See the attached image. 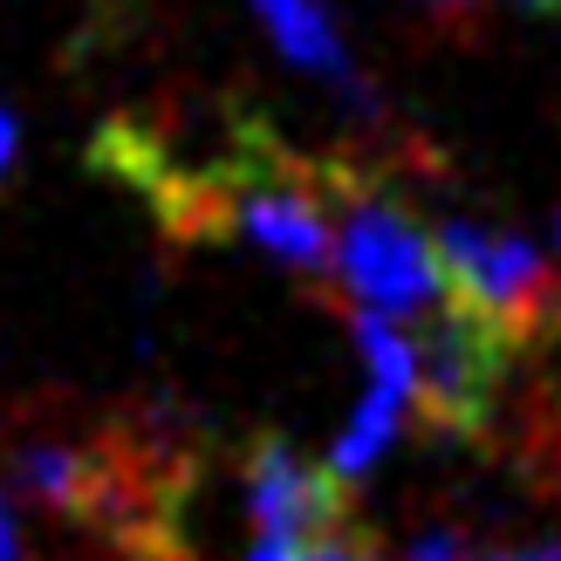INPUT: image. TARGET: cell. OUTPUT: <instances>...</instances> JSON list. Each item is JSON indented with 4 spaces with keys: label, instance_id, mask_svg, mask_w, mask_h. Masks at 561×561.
<instances>
[{
    "label": "cell",
    "instance_id": "cell-9",
    "mask_svg": "<svg viewBox=\"0 0 561 561\" xmlns=\"http://www.w3.org/2000/svg\"><path fill=\"white\" fill-rule=\"evenodd\" d=\"M404 561H472V554H466L459 535H417V541L404 548Z\"/></svg>",
    "mask_w": 561,
    "mask_h": 561
},
{
    "label": "cell",
    "instance_id": "cell-10",
    "mask_svg": "<svg viewBox=\"0 0 561 561\" xmlns=\"http://www.w3.org/2000/svg\"><path fill=\"white\" fill-rule=\"evenodd\" d=\"M0 561H27V554H21V520H14V507H8V486H0Z\"/></svg>",
    "mask_w": 561,
    "mask_h": 561
},
{
    "label": "cell",
    "instance_id": "cell-8",
    "mask_svg": "<svg viewBox=\"0 0 561 561\" xmlns=\"http://www.w3.org/2000/svg\"><path fill=\"white\" fill-rule=\"evenodd\" d=\"M356 535H343V541H274V535H261V548L247 554V561H370L363 548H350Z\"/></svg>",
    "mask_w": 561,
    "mask_h": 561
},
{
    "label": "cell",
    "instance_id": "cell-7",
    "mask_svg": "<svg viewBox=\"0 0 561 561\" xmlns=\"http://www.w3.org/2000/svg\"><path fill=\"white\" fill-rule=\"evenodd\" d=\"M411 404H417V390L370 377L363 404L350 411V425H343V438H335V453H329L335 480H363V472H370V466L390 453V438H398V425H404V411H411Z\"/></svg>",
    "mask_w": 561,
    "mask_h": 561
},
{
    "label": "cell",
    "instance_id": "cell-4",
    "mask_svg": "<svg viewBox=\"0 0 561 561\" xmlns=\"http://www.w3.org/2000/svg\"><path fill=\"white\" fill-rule=\"evenodd\" d=\"M247 520L274 541H343V535H356L350 486L335 480V466H308L280 438H261L254 459H247Z\"/></svg>",
    "mask_w": 561,
    "mask_h": 561
},
{
    "label": "cell",
    "instance_id": "cell-5",
    "mask_svg": "<svg viewBox=\"0 0 561 561\" xmlns=\"http://www.w3.org/2000/svg\"><path fill=\"white\" fill-rule=\"evenodd\" d=\"M14 466H21L27 493L48 500V507L69 514V520H103L110 500L124 493V472L103 466V453H90V445H69V438H27Z\"/></svg>",
    "mask_w": 561,
    "mask_h": 561
},
{
    "label": "cell",
    "instance_id": "cell-6",
    "mask_svg": "<svg viewBox=\"0 0 561 561\" xmlns=\"http://www.w3.org/2000/svg\"><path fill=\"white\" fill-rule=\"evenodd\" d=\"M247 8L261 14L267 42L288 55L295 69L335 82V90H343L356 110L370 103V90H363V76H356V62H350V48H343V35H335V21H329L322 0H247Z\"/></svg>",
    "mask_w": 561,
    "mask_h": 561
},
{
    "label": "cell",
    "instance_id": "cell-3",
    "mask_svg": "<svg viewBox=\"0 0 561 561\" xmlns=\"http://www.w3.org/2000/svg\"><path fill=\"white\" fill-rule=\"evenodd\" d=\"M514 343L500 329H486L480 316H466L459 301H438L432 322L417 329V411L432 417L438 432H486L493 398L507 383Z\"/></svg>",
    "mask_w": 561,
    "mask_h": 561
},
{
    "label": "cell",
    "instance_id": "cell-11",
    "mask_svg": "<svg viewBox=\"0 0 561 561\" xmlns=\"http://www.w3.org/2000/svg\"><path fill=\"white\" fill-rule=\"evenodd\" d=\"M14 151H21V130H14V117H8V103H0V179L14 172Z\"/></svg>",
    "mask_w": 561,
    "mask_h": 561
},
{
    "label": "cell",
    "instance_id": "cell-13",
    "mask_svg": "<svg viewBox=\"0 0 561 561\" xmlns=\"http://www.w3.org/2000/svg\"><path fill=\"white\" fill-rule=\"evenodd\" d=\"M527 8H561V0H527Z\"/></svg>",
    "mask_w": 561,
    "mask_h": 561
},
{
    "label": "cell",
    "instance_id": "cell-12",
    "mask_svg": "<svg viewBox=\"0 0 561 561\" xmlns=\"http://www.w3.org/2000/svg\"><path fill=\"white\" fill-rule=\"evenodd\" d=\"M500 561H561V554H500Z\"/></svg>",
    "mask_w": 561,
    "mask_h": 561
},
{
    "label": "cell",
    "instance_id": "cell-15",
    "mask_svg": "<svg viewBox=\"0 0 561 561\" xmlns=\"http://www.w3.org/2000/svg\"><path fill=\"white\" fill-rule=\"evenodd\" d=\"M554 233H561V219H554Z\"/></svg>",
    "mask_w": 561,
    "mask_h": 561
},
{
    "label": "cell",
    "instance_id": "cell-14",
    "mask_svg": "<svg viewBox=\"0 0 561 561\" xmlns=\"http://www.w3.org/2000/svg\"><path fill=\"white\" fill-rule=\"evenodd\" d=\"M445 8H472V0H445Z\"/></svg>",
    "mask_w": 561,
    "mask_h": 561
},
{
    "label": "cell",
    "instance_id": "cell-1",
    "mask_svg": "<svg viewBox=\"0 0 561 561\" xmlns=\"http://www.w3.org/2000/svg\"><path fill=\"white\" fill-rule=\"evenodd\" d=\"M329 274L343 280V295L377 316H432L445 301V267H438V240L417 219L383 199V192L356 185L335 172V254Z\"/></svg>",
    "mask_w": 561,
    "mask_h": 561
},
{
    "label": "cell",
    "instance_id": "cell-2",
    "mask_svg": "<svg viewBox=\"0 0 561 561\" xmlns=\"http://www.w3.org/2000/svg\"><path fill=\"white\" fill-rule=\"evenodd\" d=\"M432 240L445 267V301H459L466 316L500 329L514 350L548 322H561V267L541 261L535 240L480 227V219H445Z\"/></svg>",
    "mask_w": 561,
    "mask_h": 561
}]
</instances>
